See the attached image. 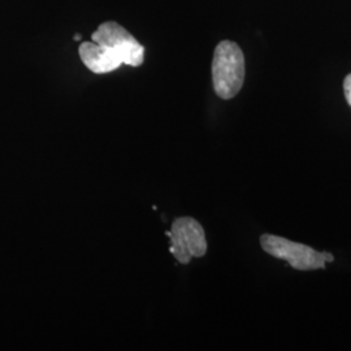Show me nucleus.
Listing matches in <instances>:
<instances>
[{
  "label": "nucleus",
  "mask_w": 351,
  "mask_h": 351,
  "mask_svg": "<svg viewBox=\"0 0 351 351\" xmlns=\"http://www.w3.org/2000/svg\"><path fill=\"white\" fill-rule=\"evenodd\" d=\"M93 42L114 51L123 64L139 66L143 63V46L126 29L113 21L101 24L93 34Z\"/></svg>",
  "instance_id": "20e7f679"
},
{
  "label": "nucleus",
  "mask_w": 351,
  "mask_h": 351,
  "mask_svg": "<svg viewBox=\"0 0 351 351\" xmlns=\"http://www.w3.org/2000/svg\"><path fill=\"white\" fill-rule=\"evenodd\" d=\"M245 81V56L237 43L223 40L215 49L213 82L215 93L221 99L234 98Z\"/></svg>",
  "instance_id": "f257e3e1"
},
{
  "label": "nucleus",
  "mask_w": 351,
  "mask_h": 351,
  "mask_svg": "<svg viewBox=\"0 0 351 351\" xmlns=\"http://www.w3.org/2000/svg\"><path fill=\"white\" fill-rule=\"evenodd\" d=\"M261 246L268 255L289 263L298 271H315L326 268L335 261L332 254L319 252L307 245L293 242L274 234L261 236Z\"/></svg>",
  "instance_id": "f03ea898"
},
{
  "label": "nucleus",
  "mask_w": 351,
  "mask_h": 351,
  "mask_svg": "<svg viewBox=\"0 0 351 351\" xmlns=\"http://www.w3.org/2000/svg\"><path fill=\"white\" fill-rule=\"evenodd\" d=\"M80 56L86 68L97 75L110 73L123 64L114 51L95 42H84L80 46Z\"/></svg>",
  "instance_id": "39448f33"
},
{
  "label": "nucleus",
  "mask_w": 351,
  "mask_h": 351,
  "mask_svg": "<svg viewBox=\"0 0 351 351\" xmlns=\"http://www.w3.org/2000/svg\"><path fill=\"white\" fill-rule=\"evenodd\" d=\"M171 252L182 264L193 258H202L207 252V241L203 226L193 217H178L169 232Z\"/></svg>",
  "instance_id": "7ed1b4c3"
},
{
  "label": "nucleus",
  "mask_w": 351,
  "mask_h": 351,
  "mask_svg": "<svg viewBox=\"0 0 351 351\" xmlns=\"http://www.w3.org/2000/svg\"><path fill=\"white\" fill-rule=\"evenodd\" d=\"M75 40H80V39H81V36H80V34H75Z\"/></svg>",
  "instance_id": "0eeeda50"
},
{
  "label": "nucleus",
  "mask_w": 351,
  "mask_h": 351,
  "mask_svg": "<svg viewBox=\"0 0 351 351\" xmlns=\"http://www.w3.org/2000/svg\"><path fill=\"white\" fill-rule=\"evenodd\" d=\"M343 93H345V98L351 107V73L346 75L345 81H343Z\"/></svg>",
  "instance_id": "423d86ee"
}]
</instances>
